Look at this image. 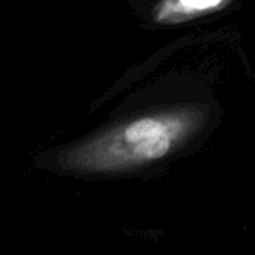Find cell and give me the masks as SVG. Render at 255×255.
I'll return each mask as SVG.
<instances>
[{
    "label": "cell",
    "instance_id": "obj_1",
    "mask_svg": "<svg viewBox=\"0 0 255 255\" xmlns=\"http://www.w3.org/2000/svg\"><path fill=\"white\" fill-rule=\"evenodd\" d=\"M208 124L205 106L154 111L46 151L34 164L45 172L76 179L143 178L161 172L194 149Z\"/></svg>",
    "mask_w": 255,
    "mask_h": 255
},
{
    "label": "cell",
    "instance_id": "obj_2",
    "mask_svg": "<svg viewBox=\"0 0 255 255\" xmlns=\"http://www.w3.org/2000/svg\"><path fill=\"white\" fill-rule=\"evenodd\" d=\"M229 0H163L154 9L157 22H178L191 16L215 10Z\"/></svg>",
    "mask_w": 255,
    "mask_h": 255
}]
</instances>
